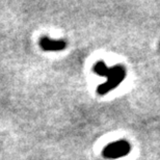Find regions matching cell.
I'll return each mask as SVG.
<instances>
[{"mask_svg":"<svg viewBox=\"0 0 160 160\" xmlns=\"http://www.w3.org/2000/svg\"><path fill=\"white\" fill-rule=\"evenodd\" d=\"M106 77V82L101 84L98 88V94L105 95L108 92H110L111 89L117 88L123 81L124 78L126 77V71L122 66H114L112 68H109V71H108Z\"/></svg>","mask_w":160,"mask_h":160,"instance_id":"cell-1","label":"cell"},{"mask_svg":"<svg viewBox=\"0 0 160 160\" xmlns=\"http://www.w3.org/2000/svg\"><path fill=\"white\" fill-rule=\"evenodd\" d=\"M40 46L45 51H60L65 49L67 44L63 40H52L49 38H43L40 41Z\"/></svg>","mask_w":160,"mask_h":160,"instance_id":"cell-3","label":"cell"},{"mask_svg":"<svg viewBox=\"0 0 160 160\" xmlns=\"http://www.w3.org/2000/svg\"><path fill=\"white\" fill-rule=\"evenodd\" d=\"M130 152V145L126 140H119L108 145L104 149L103 155L107 159H117L126 156Z\"/></svg>","mask_w":160,"mask_h":160,"instance_id":"cell-2","label":"cell"},{"mask_svg":"<svg viewBox=\"0 0 160 160\" xmlns=\"http://www.w3.org/2000/svg\"><path fill=\"white\" fill-rule=\"evenodd\" d=\"M94 71L97 73L98 75L103 76V77H106L107 73H108V71H109V68H108L103 62H99L98 63H96Z\"/></svg>","mask_w":160,"mask_h":160,"instance_id":"cell-4","label":"cell"}]
</instances>
